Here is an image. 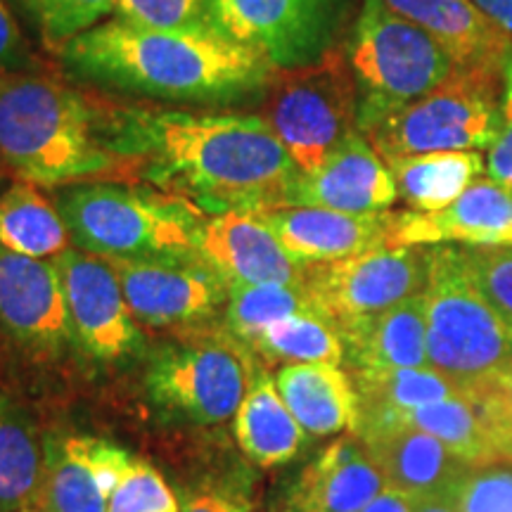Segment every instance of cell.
I'll return each instance as SVG.
<instances>
[{
  "mask_svg": "<svg viewBox=\"0 0 512 512\" xmlns=\"http://www.w3.org/2000/svg\"><path fill=\"white\" fill-rule=\"evenodd\" d=\"M110 136L143 181L211 216L287 207L302 174L256 114L112 107Z\"/></svg>",
  "mask_w": 512,
  "mask_h": 512,
  "instance_id": "1",
  "label": "cell"
},
{
  "mask_svg": "<svg viewBox=\"0 0 512 512\" xmlns=\"http://www.w3.org/2000/svg\"><path fill=\"white\" fill-rule=\"evenodd\" d=\"M76 81L159 102L228 107L268 93L275 69L216 31L152 29L107 19L64 46Z\"/></svg>",
  "mask_w": 512,
  "mask_h": 512,
  "instance_id": "2",
  "label": "cell"
},
{
  "mask_svg": "<svg viewBox=\"0 0 512 512\" xmlns=\"http://www.w3.org/2000/svg\"><path fill=\"white\" fill-rule=\"evenodd\" d=\"M0 164L41 188L133 174L112 147L110 110L29 72L0 76Z\"/></svg>",
  "mask_w": 512,
  "mask_h": 512,
  "instance_id": "3",
  "label": "cell"
},
{
  "mask_svg": "<svg viewBox=\"0 0 512 512\" xmlns=\"http://www.w3.org/2000/svg\"><path fill=\"white\" fill-rule=\"evenodd\" d=\"M55 204L81 252L110 261L200 259L202 211L183 197L114 181L55 188Z\"/></svg>",
  "mask_w": 512,
  "mask_h": 512,
  "instance_id": "4",
  "label": "cell"
},
{
  "mask_svg": "<svg viewBox=\"0 0 512 512\" xmlns=\"http://www.w3.org/2000/svg\"><path fill=\"white\" fill-rule=\"evenodd\" d=\"M344 55L356 81L358 131L363 136L437 91L456 72V62L441 43L382 0H363Z\"/></svg>",
  "mask_w": 512,
  "mask_h": 512,
  "instance_id": "5",
  "label": "cell"
},
{
  "mask_svg": "<svg viewBox=\"0 0 512 512\" xmlns=\"http://www.w3.org/2000/svg\"><path fill=\"white\" fill-rule=\"evenodd\" d=\"M425 318L430 368L463 394L512 361V328L479 292L460 247H430Z\"/></svg>",
  "mask_w": 512,
  "mask_h": 512,
  "instance_id": "6",
  "label": "cell"
},
{
  "mask_svg": "<svg viewBox=\"0 0 512 512\" xmlns=\"http://www.w3.org/2000/svg\"><path fill=\"white\" fill-rule=\"evenodd\" d=\"M261 117L302 174L316 171L361 133L358 91L347 55L335 48L316 64L275 74Z\"/></svg>",
  "mask_w": 512,
  "mask_h": 512,
  "instance_id": "7",
  "label": "cell"
},
{
  "mask_svg": "<svg viewBox=\"0 0 512 512\" xmlns=\"http://www.w3.org/2000/svg\"><path fill=\"white\" fill-rule=\"evenodd\" d=\"M252 375L245 344L226 330H195L152 356L145 387L166 420L219 425L238 413Z\"/></svg>",
  "mask_w": 512,
  "mask_h": 512,
  "instance_id": "8",
  "label": "cell"
},
{
  "mask_svg": "<svg viewBox=\"0 0 512 512\" xmlns=\"http://www.w3.org/2000/svg\"><path fill=\"white\" fill-rule=\"evenodd\" d=\"M501 88L503 74L456 67L437 91L384 119L366 138L384 159L489 150L503 126Z\"/></svg>",
  "mask_w": 512,
  "mask_h": 512,
  "instance_id": "9",
  "label": "cell"
},
{
  "mask_svg": "<svg viewBox=\"0 0 512 512\" xmlns=\"http://www.w3.org/2000/svg\"><path fill=\"white\" fill-rule=\"evenodd\" d=\"M339 0H209V27L275 72L309 67L335 50Z\"/></svg>",
  "mask_w": 512,
  "mask_h": 512,
  "instance_id": "10",
  "label": "cell"
},
{
  "mask_svg": "<svg viewBox=\"0 0 512 512\" xmlns=\"http://www.w3.org/2000/svg\"><path fill=\"white\" fill-rule=\"evenodd\" d=\"M430 278V247L382 245L337 261L306 266L304 287L335 323L375 316L422 294Z\"/></svg>",
  "mask_w": 512,
  "mask_h": 512,
  "instance_id": "11",
  "label": "cell"
},
{
  "mask_svg": "<svg viewBox=\"0 0 512 512\" xmlns=\"http://www.w3.org/2000/svg\"><path fill=\"white\" fill-rule=\"evenodd\" d=\"M112 266L128 311L145 328L200 330L226 309V280L202 259L112 261Z\"/></svg>",
  "mask_w": 512,
  "mask_h": 512,
  "instance_id": "12",
  "label": "cell"
},
{
  "mask_svg": "<svg viewBox=\"0 0 512 512\" xmlns=\"http://www.w3.org/2000/svg\"><path fill=\"white\" fill-rule=\"evenodd\" d=\"M53 261L60 273L72 342L100 361L136 354L143 335L128 311L112 261L76 247H69Z\"/></svg>",
  "mask_w": 512,
  "mask_h": 512,
  "instance_id": "13",
  "label": "cell"
},
{
  "mask_svg": "<svg viewBox=\"0 0 512 512\" xmlns=\"http://www.w3.org/2000/svg\"><path fill=\"white\" fill-rule=\"evenodd\" d=\"M0 332L31 354H50L72 339L55 261L0 247Z\"/></svg>",
  "mask_w": 512,
  "mask_h": 512,
  "instance_id": "14",
  "label": "cell"
},
{
  "mask_svg": "<svg viewBox=\"0 0 512 512\" xmlns=\"http://www.w3.org/2000/svg\"><path fill=\"white\" fill-rule=\"evenodd\" d=\"M197 254L226 285H302L309 266L294 259L259 216L245 211L202 219Z\"/></svg>",
  "mask_w": 512,
  "mask_h": 512,
  "instance_id": "15",
  "label": "cell"
},
{
  "mask_svg": "<svg viewBox=\"0 0 512 512\" xmlns=\"http://www.w3.org/2000/svg\"><path fill=\"white\" fill-rule=\"evenodd\" d=\"M389 245H512V190L486 176L446 209L396 214Z\"/></svg>",
  "mask_w": 512,
  "mask_h": 512,
  "instance_id": "16",
  "label": "cell"
},
{
  "mask_svg": "<svg viewBox=\"0 0 512 512\" xmlns=\"http://www.w3.org/2000/svg\"><path fill=\"white\" fill-rule=\"evenodd\" d=\"M399 200L394 176L373 143L356 133L311 174H299L290 204L323 207L344 214L389 211Z\"/></svg>",
  "mask_w": 512,
  "mask_h": 512,
  "instance_id": "17",
  "label": "cell"
},
{
  "mask_svg": "<svg viewBox=\"0 0 512 512\" xmlns=\"http://www.w3.org/2000/svg\"><path fill=\"white\" fill-rule=\"evenodd\" d=\"M261 221L273 230L275 238L294 259L304 264L337 261L389 245L396 214H344L323 207H273L259 211Z\"/></svg>",
  "mask_w": 512,
  "mask_h": 512,
  "instance_id": "18",
  "label": "cell"
},
{
  "mask_svg": "<svg viewBox=\"0 0 512 512\" xmlns=\"http://www.w3.org/2000/svg\"><path fill=\"white\" fill-rule=\"evenodd\" d=\"M396 15L427 31L458 69L503 74L512 41L472 0H382Z\"/></svg>",
  "mask_w": 512,
  "mask_h": 512,
  "instance_id": "19",
  "label": "cell"
},
{
  "mask_svg": "<svg viewBox=\"0 0 512 512\" xmlns=\"http://www.w3.org/2000/svg\"><path fill=\"white\" fill-rule=\"evenodd\" d=\"M356 437L366 444L384 484L411 498H446L472 467L432 434L408 425Z\"/></svg>",
  "mask_w": 512,
  "mask_h": 512,
  "instance_id": "20",
  "label": "cell"
},
{
  "mask_svg": "<svg viewBox=\"0 0 512 512\" xmlns=\"http://www.w3.org/2000/svg\"><path fill=\"white\" fill-rule=\"evenodd\" d=\"M384 477L366 444L342 437L304 467L287 496L285 512H361L384 491Z\"/></svg>",
  "mask_w": 512,
  "mask_h": 512,
  "instance_id": "21",
  "label": "cell"
},
{
  "mask_svg": "<svg viewBox=\"0 0 512 512\" xmlns=\"http://www.w3.org/2000/svg\"><path fill=\"white\" fill-rule=\"evenodd\" d=\"M344 342V363L361 370L430 368L427 361L425 292L375 316L337 323Z\"/></svg>",
  "mask_w": 512,
  "mask_h": 512,
  "instance_id": "22",
  "label": "cell"
},
{
  "mask_svg": "<svg viewBox=\"0 0 512 512\" xmlns=\"http://www.w3.org/2000/svg\"><path fill=\"white\" fill-rule=\"evenodd\" d=\"M275 387L309 437L354 432L358 396L351 377L330 363H292L278 370Z\"/></svg>",
  "mask_w": 512,
  "mask_h": 512,
  "instance_id": "23",
  "label": "cell"
},
{
  "mask_svg": "<svg viewBox=\"0 0 512 512\" xmlns=\"http://www.w3.org/2000/svg\"><path fill=\"white\" fill-rule=\"evenodd\" d=\"M235 420V439L245 456L261 467H278L302 451L306 432L275 387V377L254 370Z\"/></svg>",
  "mask_w": 512,
  "mask_h": 512,
  "instance_id": "24",
  "label": "cell"
},
{
  "mask_svg": "<svg viewBox=\"0 0 512 512\" xmlns=\"http://www.w3.org/2000/svg\"><path fill=\"white\" fill-rule=\"evenodd\" d=\"M358 396V422L354 434L384 430L399 415L425 403L463 394L434 368H394L351 373Z\"/></svg>",
  "mask_w": 512,
  "mask_h": 512,
  "instance_id": "25",
  "label": "cell"
},
{
  "mask_svg": "<svg viewBox=\"0 0 512 512\" xmlns=\"http://www.w3.org/2000/svg\"><path fill=\"white\" fill-rule=\"evenodd\" d=\"M392 171L399 200L411 211H439L458 200L486 171L477 150L427 152V155L384 159Z\"/></svg>",
  "mask_w": 512,
  "mask_h": 512,
  "instance_id": "26",
  "label": "cell"
},
{
  "mask_svg": "<svg viewBox=\"0 0 512 512\" xmlns=\"http://www.w3.org/2000/svg\"><path fill=\"white\" fill-rule=\"evenodd\" d=\"M69 228L41 185L17 181L0 192V247L53 261L69 249Z\"/></svg>",
  "mask_w": 512,
  "mask_h": 512,
  "instance_id": "27",
  "label": "cell"
},
{
  "mask_svg": "<svg viewBox=\"0 0 512 512\" xmlns=\"http://www.w3.org/2000/svg\"><path fill=\"white\" fill-rule=\"evenodd\" d=\"M249 349L268 361L292 363H344V342L337 323L323 311L294 313L268 325L252 339Z\"/></svg>",
  "mask_w": 512,
  "mask_h": 512,
  "instance_id": "28",
  "label": "cell"
},
{
  "mask_svg": "<svg viewBox=\"0 0 512 512\" xmlns=\"http://www.w3.org/2000/svg\"><path fill=\"white\" fill-rule=\"evenodd\" d=\"M399 425L432 434L446 448H451L458 458H463L467 465H484L498 460L475 403L467 399L465 394L448 396V399L413 408V411L399 415L389 427ZM389 427H384V430H389Z\"/></svg>",
  "mask_w": 512,
  "mask_h": 512,
  "instance_id": "29",
  "label": "cell"
},
{
  "mask_svg": "<svg viewBox=\"0 0 512 512\" xmlns=\"http://www.w3.org/2000/svg\"><path fill=\"white\" fill-rule=\"evenodd\" d=\"M110 498L102 494L91 465L83 458L79 439L50 441L36 512H107Z\"/></svg>",
  "mask_w": 512,
  "mask_h": 512,
  "instance_id": "30",
  "label": "cell"
},
{
  "mask_svg": "<svg viewBox=\"0 0 512 512\" xmlns=\"http://www.w3.org/2000/svg\"><path fill=\"white\" fill-rule=\"evenodd\" d=\"M46 448L29 422L0 403V512L34 510Z\"/></svg>",
  "mask_w": 512,
  "mask_h": 512,
  "instance_id": "31",
  "label": "cell"
},
{
  "mask_svg": "<svg viewBox=\"0 0 512 512\" xmlns=\"http://www.w3.org/2000/svg\"><path fill=\"white\" fill-rule=\"evenodd\" d=\"M320 311L302 285H228L223 330L249 349L252 339L268 325L294 313Z\"/></svg>",
  "mask_w": 512,
  "mask_h": 512,
  "instance_id": "32",
  "label": "cell"
},
{
  "mask_svg": "<svg viewBox=\"0 0 512 512\" xmlns=\"http://www.w3.org/2000/svg\"><path fill=\"white\" fill-rule=\"evenodd\" d=\"M27 12L43 43L55 53L72 38L93 29L100 19L114 12L117 0H17Z\"/></svg>",
  "mask_w": 512,
  "mask_h": 512,
  "instance_id": "33",
  "label": "cell"
},
{
  "mask_svg": "<svg viewBox=\"0 0 512 512\" xmlns=\"http://www.w3.org/2000/svg\"><path fill=\"white\" fill-rule=\"evenodd\" d=\"M446 501L458 512H512V460L467 467Z\"/></svg>",
  "mask_w": 512,
  "mask_h": 512,
  "instance_id": "34",
  "label": "cell"
},
{
  "mask_svg": "<svg viewBox=\"0 0 512 512\" xmlns=\"http://www.w3.org/2000/svg\"><path fill=\"white\" fill-rule=\"evenodd\" d=\"M112 15L152 29H211L209 0H117Z\"/></svg>",
  "mask_w": 512,
  "mask_h": 512,
  "instance_id": "35",
  "label": "cell"
},
{
  "mask_svg": "<svg viewBox=\"0 0 512 512\" xmlns=\"http://www.w3.org/2000/svg\"><path fill=\"white\" fill-rule=\"evenodd\" d=\"M460 249L479 292L512 328V245Z\"/></svg>",
  "mask_w": 512,
  "mask_h": 512,
  "instance_id": "36",
  "label": "cell"
},
{
  "mask_svg": "<svg viewBox=\"0 0 512 512\" xmlns=\"http://www.w3.org/2000/svg\"><path fill=\"white\" fill-rule=\"evenodd\" d=\"M107 512H181L174 491L162 475L143 460H136L131 472L121 479L110 496Z\"/></svg>",
  "mask_w": 512,
  "mask_h": 512,
  "instance_id": "37",
  "label": "cell"
},
{
  "mask_svg": "<svg viewBox=\"0 0 512 512\" xmlns=\"http://www.w3.org/2000/svg\"><path fill=\"white\" fill-rule=\"evenodd\" d=\"M465 396L475 403L496 451V441L512 434V361L498 368L494 375L486 377Z\"/></svg>",
  "mask_w": 512,
  "mask_h": 512,
  "instance_id": "38",
  "label": "cell"
},
{
  "mask_svg": "<svg viewBox=\"0 0 512 512\" xmlns=\"http://www.w3.org/2000/svg\"><path fill=\"white\" fill-rule=\"evenodd\" d=\"M79 439V448L86 458V463L91 465L95 472V479H98L102 494L110 498L117 486L121 484L131 467L136 465V458H131L124 448L110 444V441L102 439H91V437H76Z\"/></svg>",
  "mask_w": 512,
  "mask_h": 512,
  "instance_id": "39",
  "label": "cell"
},
{
  "mask_svg": "<svg viewBox=\"0 0 512 512\" xmlns=\"http://www.w3.org/2000/svg\"><path fill=\"white\" fill-rule=\"evenodd\" d=\"M501 112L503 126L496 143L489 147L486 157V176L491 181L512 190V53L503 64V88H501Z\"/></svg>",
  "mask_w": 512,
  "mask_h": 512,
  "instance_id": "40",
  "label": "cell"
},
{
  "mask_svg": "<svg viewBox=\"0 0 512 512\" xmlns=\"http://www.w3.org/2000/svg\"><path fill=\"white\" fill-rule=\"evenodd\" d=\"M29 67H34V57L29 55L22 31H19L8 5L5 0H0V76L22 74Z\"/></svg>",
  "mask_w": 512,
  "mask_h": 512,
  "instance_id": "41",
  "label": "cell"
},
{
  "mask_svg": "<svg viewBox=\"0 0 512 512\" xmlns=\"http://www.w3.org/2000/svg\"><path fill=\"white\" fill-rule=\"evenodd\" d=\"M183 512H249V505L223 494H200L185 503Z\"/></svg>",
  "mask_w": 512,
  "mask_h": 512,
  "instance_id": "42",
  "label": "cell"
},
{
  "mask_svg": "<svg viewBox=\"0 0 512 512\" xmlns=\"http://www.w3.org/2000/svg\"><path fill=\"white\" fill-rule=\"evenodd\" d=\"M472 3L512 41V0H472Z\"/></svg>",
  "mask_w": 512,
  "mask_h": 512,
  "instance_id": "43",
  "label": "cell"
},
{
  "mask_svg": "<svg viewBox=\"0 0 512 512\" xmlns=\"http://www.w3.org/2000/svg\"><path fill=\"white\" fill-rule=\"evenodd\" d=\"M361 512H413V498L384 486L382 494L375 501H370Z\"/></svg>",
  "mask_w": 512,
  "mask_h": 512,
  "instance_id": "44",
  "label": "cell"
},
{
  "mask_svg": "<svg viewBox=\"0 0 512 512\" xmlns=\"http://www.w3.org/2000/svg\"><path fill=\"white\" fill-rule=\"evenodd\" d=\"M413 512H458L446 498H413Z\"/></svg>",
  "mask_w": 512,
  "mask_h": 512,
  "instance_id": "45",
  "label": "cell"
},
{
  "mask_svg": "<svg viewBox=\"0 0 512 512\" xmlns=\"http://www.w3.org/2000/svg\"><path fill=\"white\" fill-rule=\"evenodd\" d=\"M496 456L498 460H512V434L496 441Z\"/></svg>",
  "mask_w": 512,
  "mask_h": 512,
  "instance_id": "46",
  "label": "cell"
},
{
  "mask_svg": "<svg viewBox=\"0 0 512 512\" xmlns=\"http://www.w3.org/2000/svg\"><path fill=\"white\" fill-rule=\"evenodd\" d=\"M19 512H36V510H19Z\"/></svg>",
  "mask_w": 512,
  "mask_h": 512,
  "instance_id": "47",
  "label": "cell"
}]
</instances>
